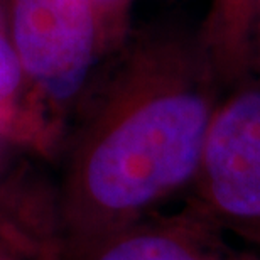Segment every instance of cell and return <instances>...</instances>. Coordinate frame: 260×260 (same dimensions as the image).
<instances>
[{"label":"cell","instance_id":"cell-1","mask_svg":"<svg viewBox=\"0 0 260 260\" xmlns=\"http://www.w3.org/2000/svg\"><path fill=\"white\" fill-rule=\"evenodd\" d=\"M115 53L61 154L64 257L188 194L226 86L200 36L154 29L128 36Z\"/></svg>","mask_w":260,"mask_h":260},{"label":"cell","instance_id":"cell-2","mask_svg":"<svg viewBox=\"0 0 260 260\" xmlns=\"http://www.w3.org/2000/svg\"><path fill=\"white\" fill-rule=\"evenodd\" d=\"M0 19L63 150L108 54L96 10L91 0H0Z\"/></svg>","mask_w":260,"mask_h":260},{"label":"cell","instance_id":"cell-3","mask_svg":"<svg viewBox=\"0 0 260 260\" xmlns=\"http://www.w3.org/2000/svg\"><path fill=\"white\" fill-rule=\"evenodd\" d=\"M186 201L260 248V80L240 81L218 103Z\"/></svg>","mask_w":260,"mask_h":260},{"label":"cell","instance_id":"cell-4","mask_svg":"<svg viewBox=\"0 0 260 260\" xmlns=\"http://www.w3.org/2000/svg\"><path fill=\"white\" fill-rule=\"evenodd\" d=\"M64 260H260V248L232 238L189 201L103 235Z\"/></svg>","mask_w":260,"mask_h":260},{"label":"cell","instance_id":"cell-5","mask_svg":"<svg viewBox=\"0 0 260 260\" xmlns=\"http://www.w3.org/2000/svg\"><path fill=\"white\" fill-rule=\"evenodd\" d=\"M0 255L64 258L58 186L53 188L29 166L0 183Z\"/></svg>","mask_w":260,"mask_h":260},{"label":"cell","instance_id":"cell-6","mask_svg":"<svg viewBox=\"0 0 260 260\" xmlns=\"http://www.w3.org/2000/svg\"><path fill=\"white\" fill-rule=\"evenodd\" d=\"M0 134L38 159L61 157V145L36 102L29 78L0 19Z\"/></svg>","mask_w":260,"mask_h":260},{"label":"cell","instance_id":"cell-7","mask_svg":"<svg viewBox=\"0 0 260 260\" xmlns=\"http://www.w3.org/2000/svg\"><path fill=\"white\" fill-rule=\"evenodd\" d=\"M260 0H211L200 41L221 81H243L255 59Z\"/></svg>","mask_w":260,"mask_h":260},{"label":"cell","instance_id":"cell-8","mask_svg":"<svg viewBox=\"0 0 260 260\" xmlns=\"http://www.w3.org/2000/svg\"><path fill=\"white\" fill-rule=\"evenodd\" d=\"M102 25L107 53L113 54L128 39L132 0H91Z\"/></svg>","mask_w":260,"mask_h":260},{"label":"cell","instance_id":"cell-9","mask_svg":"<svg viewBox=\"0 0 260 260\" xmlns=\"http://www.w3.org/2000/svg\"><path fill=\"white\" fill-rule=\"evenodd\" d=\"M20 149L15 147L14 144H10L7 139L0 134V183L12 178L14 174H17L20 169H24L27 164L19 162L17 152Z\"/></svg>","mask_w":260,"mask_h":260},{"label":"cell","instance_id":"cell-10","mask_svg":"<svg viewBox=\"0 0 260 260\" xmlns=\"http://www.w3.org/2000/svg\"><path fill=\"white\" fill-rule=\"evenodd\" d=\"M253 63L260 64V14L257 20V30H255V59H253Z\"/></svg>","mask_w":260,"mask_h":260},{"label":"cell","instance_id":"cell-11","mask_svg":"<svg viewBox=\"0 0 260 260\" xmlns=\"http://www.w3.org/2000/svg\"><path fill=\"white\" fill-rule=\"evenodd\" d=\"M0 260H15V258H10L7 255H0Z\"/></svg>","mask_w":260,"mask_h":260},{"label":"cell","instance_id":"cell-12","mask_svg":"<svg viewBox=\"0 0 260 260\" xmlns=\"http://www.w3.org/2000/svg\"><path fill=\"white\" fill-rule=\"evenodd\" d=\"M132 2H134V0H132Z\"/></svg>","mask_w":260,"mask_h":260}]
</instances>
